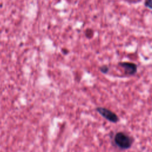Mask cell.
<instances>
[{"label": "cell", "instance_id": "cell-2", "mask_svg": "<svg viewBox=\"0 0 152 152\" xmlns=\"http://www.w3.org/2000/svg\"><path fill=\"white\" fill-rule=\"evenodd\" d=\"M96 111L103 118L112 123L116 124L119 121L118 116L115 112L108 108L104 107H98L96 108Z\"/></svg>", "mask_w": 152, "mask_h": 152}, {"label": "cell", "instance_id": "cell-1", "mask_svg": "<svg viewBox=\"0 0 152 152\" xmlns=\"http://www.w3.org/2000/svg\"><path fill=\"white\" fill-rule=\"evenodd\" d=\"M133 142L134 138L123 131L116 133L112 138L113 146L121 150H126L130 148L133 144Z\"/></svg>", "mask_w": 152, "mask_h": 152}, {"label": "cell", "instance_id": "cell-6", "mask_svg": "<svg viewBox=\"0 0 152 152\" xmlns=\"http://www.w3.org/2000/svg\"><path fill=\"white\" fill-rule=\"evenodd\" d=\"M93 31H92V30H87V31H86V35L88 38H92V36H93Z\"/></svg>", "mask_w": 152, "mask_h": 152}, {"label": "cell", "instance_id": "cell-5", "mask_svg": "<svg viewBox=\"0 0 152 152\" xmlns=\"http://www.w3.org/2000/svg\"><path fill=\"white\" fill-rule=\"evenodd\" d=\"M145 6L152 10V0H146Z\"/></svg>", "mask_w": 152, "mask_h": 152}, {"label": "cell", "instance_id": "cell-4", "mask_svg": "<svg viewBox=\"0 0 152 152\" xmlns=\"http://www.w3.org/2000/svg\"><path fill=\"white\" fill-rule=\"evenodd\" d=\"M100 71L103 74H106L109 71V68L106 66H103L100 67Z\"/></svg>", "mask_w": 152, "mask_h": 152}, {"label": "cell", "instance_id": "cell-3", "mask_svg": "<svg viewBox=\"0 0 152 152\" xmlns=\"http://www.w3.org/2000/svg\"><path fill=\"white\" fill-rule=\"evenodd\" d=\"M119 66L122 67L125 71L126 74L133 76L134 75L137 71V66L134 63H128V62H122L119 63Z\"/></svg>", "mask_w": 152, "mask_h": 152}]
</instances>
